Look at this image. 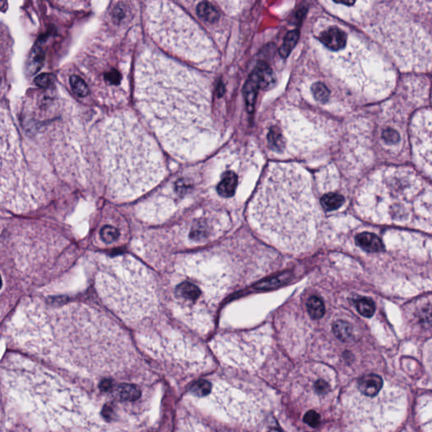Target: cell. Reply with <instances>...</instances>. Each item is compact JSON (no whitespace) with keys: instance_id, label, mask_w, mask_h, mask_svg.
<instances>
[{"instance_id":"1","label":"cell","mask_w":432,"mask_h":432,"mask_svg":"<svg viewBox=\"0 0 432 432\" xmlns=\"http://www.w3.org/2000/svg\"><path fill=\"white\" fill-rule=\"evenodd\" d=\"M134 88L136 106L164 148L186 157L199 123L198 89L190 72L146 50L136 64Z\"/></svg>"},{"instance_id":"2","label":"cell","mask_w":432,"mask_h":432,"mask_svg":"<svg viewBox=\"0 0 432 432\" xmlns=\"http://www.w3.org/2000/svg\"><path fill=\"white\" fill-rule=\"evenodd\" d=\"M103 158L109 189L121 197L143 193L165 172L158 146L128 111L117 114L106 124Z\"/></svg>"},{"instance_id":"3","label":"cell","mask_w":432,"mask_h":432,"mask_svg":"<svg viewBox=\"0 0 432 432\" xmlns=\"http://www.w3.org/2000/svg\"><path fill=\"white\" fill-rule=\"evenodd\" d=\"M33 148L21 143L10 116L1 115L3 197H33L42 191V166Z\"/></svg>"},{"instance_id":"4","label":"cell","mask_w":432,"mask_h":432,"mask_svg":"<svg viewBox=\"0 0 432 432\" xmlns=\"http://www.w3.org/2000/svg\"><path fill=\"white\" fill-rule=\"evenodd\" d=\"M146 24L151 38L161 48L180 57H193L197 43L195 28L178 6L166 1L149 3Z\"/></svg>"},{"instance_id":"5","label":"cell","mask_w":432,"mask_h":432,"mask_svg":"<svg viewBox=\"0 0 432 432\" xmlns=\"http://www.w3.org/2000/svg\"><path fill=\"white\" fill-rule=\"evenodd\" d=\"M320 39L326 47L337 51L345 46L347 37L343 31L337 27H332L322 33Z\"/></svg>"},{"instance_id":"6","label":"cell","mask_w":432,"mask_h":432,"mask_svg":"<svg viewBox=\"0 0 432 432\" xmlns=\"http://www.w3.org/2000/svg\"><path fill=\"white\" fill-rule=\"evenodd\" d=\"M359 393L365 396L377 395L383 388V381L378 375L370 374L361 378L358 382Z\"/></svg>"},{"instance_id":"7","label":"cell","mask_w":432,"mask_h":432,"mask_svg":"<svg viewBox=\"0 0 432 432\" xmlns=\"http://www.w3.org/2000/svg\"><path fill=\"white\" fill-rule=\"evenodd\" d=\"M260 88H261V83L256 72L253 71L246 82L244 89H243V95L247 104V111L249 112H252L254 109L255 101H256Z\"/></svg>"},{"instance_id":"8","label":"cell","mask_w":432,"mask_h":432,"mask_svg":"<svg viewBox=\"0 0 432 432\" xmlns=\"http://www.w3.org/2000/svg\"><path fill=\"white\" fill-rule=\"evenodd\" d=\"M356 244L369 252H378L384 250V245L380 238L373 233H363L357 235Z\"/></svg>"},{"instance_id":"9","label":"cell","mask_w":432,"mask_h":432,"mask_svg":"<svg viewBox=\"0 0 432 432\" xmlns=\"http://www.w3.org/2000/svg\"><path fill=\"white\" fill-rule=\"evenodd\" d=\"M237 183H238L237 176L233 171H228L223 176L222 180L218 185V193L225 198L232 197L236 192Z\"/></svg>"},{"instance_id":"10","label":"cell","mask_w":432,"mask_h":432,"mask_svg":"<svg viewBox=\"0 0 432 432\" xmlns=\"http://www.w3.org/2000/svg\"><path fill=\"white\" fill-rule=\"evenodd\" d=\"M176 293L183 299L196 301L199 297L200 290L190 282H183L176 289Z\"/></svg>"},{"instance_id":"11","label":"cell","mask_w":432,"mask_h":432,"mask_svg":"<svg viewBox=\"0 0 432 432\" xmlns=\"http://www.w3.org/2000/svg\"><path fill=\"white\" fill-rule=\"evenodd\" d=\"M197 13L203 20H206L208 22H215L220 17L216 8L214 7L209 2L200 3L197 7Z\"/></svg>"},{"instance_id":"12","label":"cell","mask_w":432,"mask_h":432,"mask_svg":"<svg viewBox=\"0 0 432 432\" xmlns=\"http://www.w3.org/2000/svg\"><path fill=\"white\" fill-rule=\"evenodd\" d=\"M254 71L258 76L260 83H261V88H267L270 85V84L274 81V77H273V72L269 65L265 63L261 62L257 65L255 68Z\"/></svg>"},{"instance_id":"13","label":"cell","mask_w":432,"mask_h":432,"mask_svg":"<svg viewBox=\"0 0 432 432\" xmlns=\"http://www.w3.org/2000/svg\"><path fill=\"white\" fill-rule=\"evenodd\" d=\"M307 310H308L310 316L314 319H321L325 312V306L324 301H322L319 297H311L307 301Z\"/></svg>"},{"instance_id":"14","label":"cell","mask_w":432,"mask_h":432,"mask_svg":"<svg viewBox=\"0 0 432 432\" xmlns=\"http://www.w3.org/2000/svg\"><path fill=\"white\" fill-rule=\"evenodd\" d=\"M299 37L300 34L298 31H292V32L287 33L286 36L284 37V43L279 49V54L281 55L282 57H286L291 53L292 49L297 45V42L299 40Z\"/></svg>"},{"instance_id":"15","label":"cell","mask_w":432,"mask_h":432,"mask_svg":"<svg viewBox=\"0 0 432 432\" xmlns=\"http://www.w3.org/2000/svg\"><path fill=\"white\" fill-rule=\"evenodd\" d=\"M344 203V198L338 193H328L321 198V205L326 210H337Z\"/></svg>"},{"instance_id":"16","label":"cell","mask_w":432,"mask_h":432,"mask_svg":"<svg viewBox=\"0 0 432 432\" xmlns=\"http://www.w3.org/2000/svg\"><path fill=\"white\" fill-rule=\"evenodd\" d=\"M333 331L338 339L348 341L352 336V326L347 322L337 321L333 324Z\"/></svg>"},{"instance_id":"17","label":"cell","mask_w":432,"mask_h":432,"mask_svg":"<svg viewBox=\"0 0 432 432\" xmlns=\"http://www.w3.org/2000/svg\"><path fill=\"white\" fill-rule=\"evenodd\" d=\"M70 85L73 89V92L78 97H87L88 92H89V88H88L87 83L78 75H72L71 78H70Z\"/></svg>"},{"instance_id":"18","label":"cell","mask_w":432,"mask_h":432,"mask_svg":"<svg viewBox=\"0 0 432 432\" xmlns=\"http://www.w3.org/2000/svg\"><path fill=\"white\" fill-rule=\"evenodd\" d=\"M356 308L362 316L370 318L375 312L376 306L371 300L361 298L356 302Z\"/></svg>"},{"instance_id":"19","label":"cell","mask_w":432,"mask_h":432,"mask_svg":"<svg viewBox=\"0 0 432 432\" xmlns=\"http://www.w3.org/2000/svg\"><path fill=\"white\" fill-rule=\"evenodd\" d=\"M288 279H289V274L284 273V274L279 275V276L268 279L267 281L258 283V284H256V288L261 290L272 289V288H275V287L279 286V285L284 284V282L286 281Z\"/></svg>"},{"instance_id":"20","label":"cell","mask_w":432,"mask_h":432,"mask_svg":"<svg viewBox=\"0 0 432 432\" xmlns=\"http://www.w3.org/2000/svg\"><path fill=\"white\" fill-rule=\"evenodd\" d=\"M269 146L273 150L280 151L284 148V143L283 136L281 135L280 131L277 128H273L268 135Z\"/></svg>"},{"instance_id":"21","label":"cell","mask_w":432,"mask_h":432,"mask_svg":"<svg viewBox=\"0 0 432 432\" xmlns=\"http://www.w3.org/2000/svg\"><path fill=\"white\" fill-rule=\"evenodd\" d=\"M311 92L316 101L325 103L329 98V91L325 84L321 82H316L311 87Z\"/></svg>"},{"instance_id":"22","label":"cell","mask_w":432,"mask_h":432,"mask_svg":"<svg viewBox=\"0 0 432 432\" xmlns=\"http://www.w3.org/2000/svg\"><path fill=\"white\" fill-rule=\"evenodd\" d=\"M119 232L116 228L110 225L104 226L101 231V239L106 243H111L119 237Z\"/></svg>"},{"instance_id":"23","label":"cell","mask_w":432,"mask_h":432,"mask_svg":"<svg viewBox=\"0 0 432 432\" xmlns=\"http://www.w3.org/2000/svg\"><path fill=\"white\" fill-rule=\"evenodd\" d=\"M211 388H212V387H211V384L210 383L203 380L197 382L195 384H193L191 390L196 395L202 397V396H205L210 393Z\"/></svg>"},{"instance_id":"24","label":"cell","mask_w":432,"mask_h":432,"mask_svg":"<svg viewBox=\"0 0 432 432\" xmlns=\"http://www.w3.org/2000/svg\"><path fill=\"white\" fill-rule=\"evenodd\" d=\"M304 421L311 427H316L320 422V416L315 411H309L304 416Z\"/></svg>"},{"instance_id":"25","label":"cell","mask_w":432,"mask_h":432,"mask_svg":"<svg viewBox=\"0 0 432 432\" xmlns=\"http://www.w3.org/2000/svg\"><path fill=\"white\" fill-rule=\"evenodd\" d=\"M383 138L387 143H396L399 140V135L395 130L388 129L383 132Z\"/></svg>"},{"instance_id":"26","label":"cell","mask_w":432,"mask_h":432,"mask_svg":"<svg viewBox=\"0 0 432 432\" xmlns=\"http://www.w3.org/2000/svg\"><path fill=\"white\" fill-rule=\"evenodd\" d=\"M52 78L50 74H42L36 79V84L40 87H49L52 84Z\"/></svg>"}]
</instances>
